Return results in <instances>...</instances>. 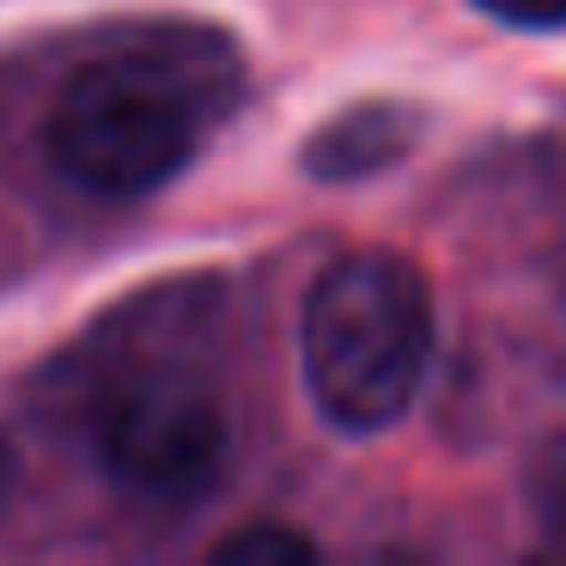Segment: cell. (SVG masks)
<instances>
[{"label": "cell", "mask_w": 566, "mask_h": 566, "mask_svg": "<svg viewBox=\"0 0 566 566\" xmlns=\"http://www.w3.org/2000/svg\"><path fill=\"white\" fill-rule=\"evenodd\" d=\"M213 298V281L147 293V317H104L92 347L62 371L98 463L140 500H201L232 463V402L208 359Z\"/></svg>", "instance_id": "obj_1"}, {"label": "cell", "mask_w": 566, "mask_h": 566, "mask_svg": "<svg viewBox=\"0 0 566 566\" xmlns=\"http://www.w3.org/2000/svg\"><path fill=\"white\" fill-rule=\"evenodd\" d=\"M232 92L238 62L213 31H140L67 74L43 153L86 196L140 201L208 147Z\"/></svg>", "instance_id": "obj_2"}, {"label": "cell", "mask_w": 566, "mask_h": 566, "mask_svg": "<svg viewBox=\"0 0 566 566\" xmlns=\"http://www.w3.org/2000/svg\"><path fill=\"white\" fill-rule=\"evenodd\" d=\"M439 347L427 274L396 250L329 262L298 311V378L323 427L347 439L390 432L415 408Z\"/></svg>", "instance_id": "obj_3"}, {"label": "cell", "mask_w": 566, "mask_h": 566, "mask_svg": "<svg viewBox=\"0 0 566 566\" xmlns=\"http://www.w3.org/2000/svg\"><path fill=\"white\" fill-rule=\"evenodd\" d=\"M420 147V111L396 98H371L329 116L298 153V171L311 184H366V177L402 165Z\"/></svg>", "instance_id": "obj_4"}, {"label": "cell", "mask_w": 566, "mask_h": 566, "mask_svg": "<svg viewBox=\"0 0 566 566\" xmlns=\"http://www.w3.org/2000/svg\"><path fill=\"white\" fill-rule=\"evenodd\" d=\"M524 500H530V524L542 530V542L566 554V439H548L530 457Z\"/></svg>", "instance_id": "obj_5"}, {"label": "cell", "mask_w": 566, "mask_h": 566, "mask_svg": "<svg viewBox=\"0 0 566 566\" xmlns=\"http://www.w3.org/2000/svg\"><path fill=\"white\" fill-rule=\"evenodd\" d=\"M213 560L220 566H305V560H317V542L286 524H250L213 542Z\"/></svg>", "instance_id": "obj_6"}, {"label": "cell", "mask_w": 566, "mask_h": 566, "mask_svg": "<svg viewBox=\"0 0 566 566\" xmlns=\"http://www.w3.org/2000/svg\"><path fill=\"white\" fill-rule=\"evenodd\" d=\"M475 7L512 31H566V0H475Z\"/></svg>", "instance_id": "obj_7"}]
</instances>
